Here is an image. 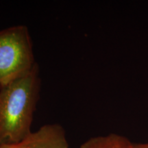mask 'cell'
I'll return each instance as SVG.
<instances>
[{"label": "cell", "instance_id": "6da1fadb", "mask_svg": "<svg viewBox=\"0 0 148 148\" xmlns=\"http://www.w3.org/2000/svg\"><path fill=\"white\" fill-rule=\"evenodd\" d=\"M40 90L38 63L29 73L0 88V145L20 141L32 132Z\"/></svg>", "mask_w": 148, "mask_h": 148}, {"label": "cell", "instance_id": "7a4b0ae2", "mask_svg": "<svg viewBox=\"0 0 148 148\" xmlns=\"http://www.w3.org/2000/svg\"><path fill=\"white\" fill-rule=\"evenodd\" d=\"M36 64L26 25H12L0 30V88L29 73Z\"/></svg>", "mask_w": 148, "mask_h": 148}, {"label": "cell", "instance_id": "3957f363", "mask_svg": "<svg viewBox=\"0 0 148 148\" xmlns=\"http://www.w3.org/2000/svg\"><path fill=\"white\" fill-rule=\"evenodd\" d=\"M0 148H70L65 130L59 123H46L14 143Z\"/></svg>", "mask_w": 148, "mask_h": 148}, {"label": "cell", "instance_id": "277c9868", "mask_svg": "<svg viewBox=\"0 0 148 148\" xmlns=\"http://www.w3.org/2000/svg\"><path fill=\"white\" fill-rule=\"evenodd\" d=\"M133 145L134 143L123 135L110 133L88 138L79 148H133Z\"/></svg>", "mask_w": 148, "mask_h": 148}, {"label": "cell", "instance_id": "5b68a950", "mask_svg": "<svg viewBox=\"0 0 148 148\" xmlns=\"http://www.w3.org/2000/svg\"><path fill=\"white\" fill-rule=\"evenodd\" d=\"M133 148H148V143H134Z\"/></svg>", "mask_w": 148, "mask_h": 148}]
</instances>
